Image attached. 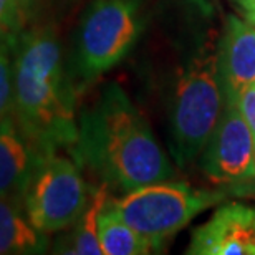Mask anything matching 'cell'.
Masks as SVG:
<instances>
[{"label":"cell","mask_w":255,"mask_h":255,"mask_svg":"<svg viewBox=\"0 0 255 255\" xmlns=\"http://www.w3.org/2000/svg\"><path fill=\"white\" fill-rule=\"evenodd\" d=\"M219 66L226 93L237 95L242 88L255 83V25L234 15L229 17Z\"/></svg>","instance_id":"30bf717a"},{"label":"cell","mask_w":255,"mask_h":255,"mask_svg":"<svg viewBox=\"0 0 255 255\" xmlns=\"http://www.w3.org/2000/svg\"><path fill=\"white\" fill-rule=\"evenodd\" d=\"M12 111L23 134L42 151L76 144L73 90L52 27L20 33L15 48Z\"/></svg>","instance_id":"7a4b0ae2"},{"label":"cell","mask_w":255,"mask_h":255,"mask_svg":"<svg viewBox=\"0 0 255 255\" xmlns=\"http://www.w3.org/2000/svg\"><path fill=\"white\" fill-rule=\"evenodd\" d=\"M18 37L0 32V121L10 116L13 110V68Z\"/></svg>","instance_id":"5bb4252c"},{"label":"cell","mask_w":255,"mask_h":255,"mask_svg":"<svg viewBox=\"0 0 255 255\" xmlns=\"http://www.w3.org/2000/svg\"><path fill=\"white\" fill-rule=\"evenodd\" d=\"M219 53L202 50L182 71L172 110V144L181 166L204 151L222 113Z\"/></svg>","instance_id":"3957f363"},{"label":"cell","mask_w":255,"mask_h":255,"mask_svg":"<svg viewBox=\"0 0 255 255\" xmlns=\"http://www.w3.org/2000/svg\"><path fill=\"white\" fill-rule=\"evenodd\" d=\"M18 2V7H20V12H22V17L27 23V20L32 17V15L37 12V7L40 3V0H17Z\"/></svg>","instance_id":"ac0fdd59"},{"label":"cell","mask_w":255,"mask_h":255,"mask_svg":"<svg viewBox=\"0 0 255 255\" xmlns=\"http://www.w3.org/2000/svg\"><path fill=\"white\" fill-rule=\"evenodd\" d=\"M88 201L78 166L57 151L43 154L22 199L28 221L45 236L75 226Z\"/></svg>","instance_id":"5b68a950"},{"label":"cell","mask_w":255,"mask_h":255,"mask_svg":"<svg viewBox=\"0 0 255 255\" xmlns=\"http://www.w3.org/2000/svg\"><path fill=\"white\" fill-rule=\"evenodd\" d=\"M254 164H255V152H254Z\"/></svg>","instance_id":"d6986e66"},{"label":"cell","mask_w":255,"mask_h":255,"mask_svg":"<svg viewBox=\"0 0 255 255\" xmlns=\"http://www.w3.org/2000/svg\"><path fill=\"white\" fill-rule=\"evenodd\" d=\"M255 139L232 95L226 93L219 123L204 147L202 169L217 184H237L255 177Z\"/></svg>","instance_id":"52a82bcc"},{"label":"cell","mask_w":255,"mask_h":255,"mask_svg":"<svg viewBox=\"0 0 255 255\" xmlns=\"http://www.w3.org/2000/svg\"><path fill=\"white\" fill-rule=\"evenodd\" d=\"M43 154L45 151L23 134L15 118L7 116L0 121V196L22 201Z\"/></svg>","instance_id":"9c48e42d"},{"label":"cell","mask_w":255,"mask_h":255,"mask_svg":"<svg viewBox=\"0 0 255 255\" xmlns=\"http://www.w3.org/2000/svg\"><path fill=\"white\" fill-rule=\"evenodd\" d=\"M137 0H96L78 35V66L85 78H96L123 60L141 33Z\"/></svg>","instance_id":"8992f818"},{"label":"cell","mask_w":255,"mask_h":255,"mask_svg":"<svg viewBox=\"0 0 255 255\" xmlns=\"http://www.w3.org/2000/svg\"><path fill=\"white\" fill-rule=\"evenodd\" d=\"M25 20L17 0H0V32L20 35Z\"/></svg>","instance_id":"9a60e30c"},{"label":"cell","mask_w":255,"mask_h":255,"mask_svg":"<svg viewBox=\"0 0 255 255\" xmlns=\"http://www.w3.org/2000/svg\"><path fill=\"white\" fill-rule=\"evenodd\" d=\"M231 95V93H227ZM234 100L237 103V108L241 111L242 118L246 120V123L251 129L254 139H255V83L246 86L239 91L237 95H232Z\"/></svg>","instance_id":"2e32d148"},{"label":"cell","mask_w":255,"mask_h":255,"mask_svg":"<svg viewBox=\"0 0 255 255\" xmlns=\"http://www.w3.org/2000/svg\"><path fill=\"white\" fill-rule=\"evenodd\" d=\"M191 255H255V209L239 202L219 207L192 234Z\"/></svg>","instance_id":"ba28073f"},{"label":"cell","mask_w":255,"mask_h":255,"mask_svg":"<svg viewBox=\"0 0 255 255\" xmlns=\"http://www.w3.org/2000/svg\"><path fill=\"white\" fill-rule=\"evenodd\" d=\"M239 8L242 10L244 17H246V20L249 23L255 25V0H234Z\"/></svg>","instance_id":"e0dca14e"},{"label":"cell","mask_w":255,"mask_h":255,"mask_svg":"<svg viewBox=\"0 0 255 255\" xmlns=\"http://www.w3.org/2000/svg\"><path fill=\"white\" fill-rule=\"evenodd\" d=\"M108 187V182H103L98 189L91 192L83 214L75 222V231L71 234L68 244L62 246V249H58V252L78 255H103L98 239V217L105 209L106 202L110 201Z\"/></svg>","instance_id":"4fadbf2b"},{"label":"cell","mask_w":255,"mask_h":255,"mask_svg":"<svg viewBox=\"0 0 255 255\" xmlns=\"http://www.w3.org/2000/svg\"><path fill=\"white\" fill-rule=\"evenodd\" d=\"M98 239L105 255H144L152 251L151 242L116 216L108 202L98 217Z\"/></svg>","instance_id":"7c38bea8"},{"label":"cell","mask_w":255,"mask_h":255,"mask_svg":"<svg viewBox=\"0 0 255 255\" xmlns=\"http://www.w3.org/2000/svg\"><path fill=\"white\" fill-rule=\"evenodd\" d=\"M47 246V236L28 221L23 202L0 196V255L40 254Z\"/></svg>","instance_id":"8fae6325"},{"label":"cell","mask_w":255,"mask_h":255,"mask_svg":"<svg viewBox=\"0 0 255 255\" xmlns=\"http://www.w3.org/2000/svg\"><path fill=\"white\" fill-rule=\"evenodd\" d=\"M75 146L76 159L126 192L174 174L144 116L116 83L81 116Z\"/></svg>","instance_id":"6da1fadb"},{"label":"cell","mask_w":255,"mask_h":255,"mask_svg":"<svg viewBox=\"0 0 255 255\" xmlns=\"http://www.w3.org/2000/svg\"><path fill=\"white\" fill-rule=\"evenodd\" d=\"M221 199V192L161 181L128 191L121 199L108 201V207L147 239L152 249H161L194 217L216 206Z\"/></svg>","instance_id":"277c9868"}]
</instances>
